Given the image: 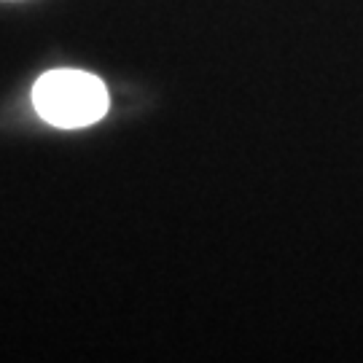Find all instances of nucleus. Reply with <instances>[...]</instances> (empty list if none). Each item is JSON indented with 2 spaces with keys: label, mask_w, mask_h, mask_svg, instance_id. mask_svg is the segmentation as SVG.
Here are the masks:
<instances>
[{
  "label": "nucleus",
  "mask_w": 363,
  "mask_h": 363,
  "mask_svg": "<svg viewBox=\"0 0 363 363\" xmlns=\"http://www.w3.org/2000/svg\"><path fill=\"white\" fill-rule=\"evenodd\" d=\"M33 105L43 121L62 130L89 127L108 113V89L84 70H52L33 86Z\"/></svg>",
  "instance_id": "obj_1"
}]
</instances>
